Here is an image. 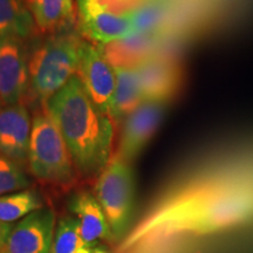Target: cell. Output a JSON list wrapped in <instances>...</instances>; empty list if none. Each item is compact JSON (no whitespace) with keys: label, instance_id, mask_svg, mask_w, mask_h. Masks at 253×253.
I'll use <instances>...</instances> for the list:
<instances>
[{"label":"cell","instance_id":"6da1fadb","mask_svg":"<svg viewBox=\"0 0 253 253\" xmlns=\"http://www.w3.org/2000/svg\"><path fill=\"white\" fill-rule=\"evenodd\" d=\"M253 226V123L231 128L123 240V250L177 235Z\"/></svg>","mask_w":253,"mask_h":253},{"label":"cell","instance_id":"7a4b0ae2","mask_svg":"<svg viewBox=\"0 0 253 253\" xmlns=\"http://www.w3.org/2000/svg\"><path fill=\"white\" fill-rule=\"evenodd\" d=\"M71 154L79 177H99L112 160L113 120L101 112L78 75L46 104Z\"/></svg>","mask_w":253,"mask_h":253},{"label":"cell","instance_id":"3957f363","mask_svg":"<svg viewBox=\"0 0 253 253\" xmlns=\"http://www.w3.org/2000/svg\"><path fill=\"white\" fill-rule=\"evenodd\" d=\"M80 40L71 32H65L48 36L32 49L26 104H34L38 109L46 108L47 102L77 75Z\"/></svg>","mask_w":253,"mask_h":253},{"label":"cell","instance_id":"277c9868","mask_svg":"<svg viewBox=\"0 0 253 253\" xmlns=\"http://www.w3.org/2000/svg\"><path fill=\"white\" fill-rule=\"evenodd\" d=\"M27 167L34 178L55 188H71L79 177L67 144L46 108L33 115Z\"/></svg>","mask_w":253,"mask_h":253},{"label":"cell","instance_id":"5b68a950","mask_svg":"<svg viewBox=\"0 0 253 253\" xmlns=\"http://www.w3.org/2000/svg\"><path fill=\"white\" fill-rule=\"evenodd\" d=\"M135 173L131 163L119 155L112 157L94 185V195L108 219L113 240L128 236L135 209Z\"/></svg>","mask_w":253,"mask_h":253},{"label":"cell","instance_id":"8992f818","mask_svg":"<svg viewBox=\"0 0 253 253\" xmlns=\"http://www.w3.org/2000/svg\"><path fill=\"white\" fill-rule=\"evenodd\" d=\"M144 101L170 104L184 88V67L176 53H161L136 67Z\"/></svg>","mask_w":253,"mask_h":253},{"label":"cell","instance_id":"52a82bcc","mask_svg":"<svg viewBox=\"0 0 253 253\" xmlns=\"http://www.w3.org/2000/svg\"><path fill=\"white\" fill-rule=\"evenodd\" d=\"M77 75L93 102L109 115L116 89V73L99 45L80 40Z\"/></svg>","mask_w":253,"mask_h":253},{"label":"cell","instance_id":"ba28073f","mask_svg":"<svg viewBox=\"0 0 253 253\" xmlns=\"http://www.w3.org/2000/svg\"><path fill=\"white\" fill-rule=\"evenodd\" d=\"M28 59L24 40L0 37V97L4 106L26 103L30 91Z\"/></svg>","mask_w":253,"mask_h":253},{"label":"cell","instance_id":"9c48e42d","mask_svg":"<svg viewBox=\"0 0 253 253\" xmlns=\"http://www.w3.org/2000/svg\"><path fill=\"white\" fill-rule=\"evenodd\" d=\"M170 104L144 101L123 120L118 154L131 163L137 158L162 125Z\"/></svg>","mask_w":253,"mask_h":253},{"label":"cell","instance_id":"30bf717a","mask_svg":"<svg viewBox=\"0 0 253 253\" xmlns=\"http://www.w3.org/2000/svg\"><path fill=\"white\" fill-rule=\"evenodd\" d=\"M55 212L43 207L19 220L9 233L4 253H52Z\"/></svg>","mask_w":253,"mask_h":253},{"label":"cell","instance_id":"8fae6325","mask_svg":"<svg viewBox=\"0 0 253 253\" xmlns=\"http://www.w3.org/2000/svg\"><path fill=\"white\" fill-rule=\"evenodd\" d=\"M79 14L84 36L99 46H104L136 34L130 13L108 11L96 0H88L86 4L79 8Z\"/></svg>","mask_w":253,"mask_h":253},{"label":"cell","instance_id":"7c38bea8","mask_svg":"<svg viewBox=\"0 0 253 253\" xmlns=\"http://www.w3.org/2000/svg\"><path fill=\"white\" fill-rule=\"evenodd\" d=\"M33 116L26 103L0 109V153L27 167Z\"/></svg>","mask_w":253,"mask_h":253},{"label":"cell","instance_id":"4fadbf2b","mask_svg":"<svg viewBox=\"0 0 253 253\" xmlns=\"http://www.w3.org/2000/svg\"><path fill=\"white\" fill-rule=\"evenodd\" d=\"M68 209L77 218L82 239L89 246H96L101 240H113L112 231L102 208L89 190H79L71 196Z\"/></svg>","mask_w":253,"mask_h":253},{"label":"cell","instance_id":"5bb4252c","mask_svg":"<svg viewBox=\"0 0 253 253\" xmlns=\"http://www.w3.org/2000/svg\"><path fill=\"white\" fill-rule=\"evenodd\" d=\"M114 68H136L151 56L169 52L156 38L135 34L125 39L100 46Z\"/></svg>","mask_w":253,"mask_h":253},{"label":"cell","instance_id":"9a60e30c","mask_svg":"<svg viewBox=\"0 0 253 253\" xmlns=\"http://www.w3.org/2000/svg\"><path fill=\"white\" fill-rule=\"evenodd\" d=\"M26 5L42 36L69 32L77 21L74 0H27Z\"/></svg>","mask_w":253,"mask_h":253},{"label":"cell","instance_id":"2e32d148","mask_svg":"<svg viewBox=\"0 0 253 253\" xmlns=\"http://www.w3.org/2000/svg\"><path fill=\"white\" fill-rule=\"evenodd\" d=\"M114 69L116 73V89L109 110V118L113 122H119L134 112L144 100L136 68Z\"/></svg>","mask_w":253,"mask_h":253},{"label":"cell","instance_id":"e0dca14e","mask_svg":"<svg viewBox=\"0 0 253 253\" xmlns=\"http://www.w3.org/2000/svg\"><path fill=\"white\" fill-rule=\"evenodd\" d=\"M34 33L36 25L25 0H0V37L26 41Z\"/></svg>","mask_w":253,"mask_h":253},{"label":"cell","instance_id":"ac0fdd59","mask_svg":"<svg viewBox=\"0 0 253 253\" xmlns=\"http://www.w3.org/2000/svg\"><path fill=\"white\" fill-rule=\"evenodd\" d=\"M43 207L42 196L34 189L0 196V221L13 224Z\"/></svg>","mask_w":253,"mask_h":253},{"label":"cell","instance_id":"d6986e66","mask_svg":"<svg viewBox=\"0 0 253 253\" xmlns=\"http://www.w3.org/2000/svg\"><path fill=\"white\" fill-rule=\"evenodd\" d=\"M94 249L95 246H89L84 242L74 216H65L58 221L52 253H93Z\"/></svg>","mask_w":253,"mask_h":253},{"label":"cell","instance_id":"ffe728a7","mask_svg":"<svg viewBox=\"0 0 253 253\" xmlns=\"http://www.w3.org/2000/svg\"><path fill=\"white\" fill-rule=\"evenodd\" d=\"M31 185L25 168L0 153V196L30 189Z\"/></svg>","mask_w":253,"mask_h":253},{"label":"cell","instance_id":"44dd1931","mask_svg":"<svg viewBox=\"0 0 253 253\" xmlns=\"http://www.w3.org/2000/svg\"><path fill=\"white\" fill-rule=\"evenodd\" d=\"M13 224L0 221V252L4 250L6 242H7V238L12 229H13Z\"/></svg>","mask_w":253,"mask_h":253},{"label":"cell","instance_id":"7402d4cb","mask_svg":"<svg viewBox=\"0 0 253 253\" xmlns=\"http://www.w3.org/2000/svg\"><path fill=\"white\" fill-rule=\"evenodd\" d=\"M93 253H109V252L104 248H102V246H95Z\"/></svg>","mask_w":253,"mask_h":253},{"label":"cell","instance_id":"603a6c76","mask_svg":"<svg viewBox=\"0 0 253 253\" xmlns=\"http://www.w3.org/2000/svg\"><path fill=\"white\" fill-rule=\"evenodd\" d=\"M87 1H88V0H78V6H79V8L82 7V6L86 4Z\"/></svg>","mask_w":253,"mask_h":253},{"label":"cell","instance_id":"cb8c5ba5","mask_svg":"<svg viewBox=\"0 0 253 253\" xmlns=\"http://www.w3.org/2000/svg\"><path fill=\"white\" fill-rule=\"evenodd\" d=\"M2 107H4V103H2V100H1V97H0V109H1Z\"/></svg>","mask_w":253,"mask_h":253},{"label":"cell","instance_id":"d4e9b609","mask_svg":"<svg viewBox=\"0 0 253 253\" xmlns=\"http://www.w3.org/2000/svg\"><path fill=\"white\" fill-rule=\"evenodd\" d=\"M27 1V0H25V2H26Z\"/></svg>","mask_w":253,"mask_h":253},{"label":"cell","instance_id":"484cf974","mask_svg":"<svg viewBox=\"0 0 253 253\" xmlns=\"http://www.w3.org/2000/svg\"><path fill=\"white\" fill-rule=\"evenodd\" d=\"M0 253H4V252H2V251H1V252H0Z\"/></svg>","mask_w":253,"mask_h":253}]
</instances>
